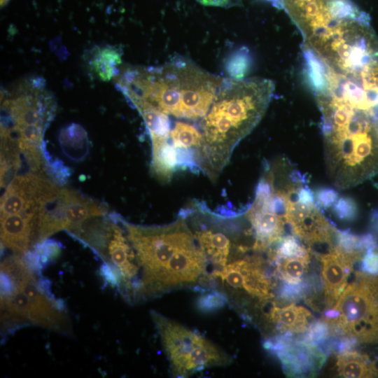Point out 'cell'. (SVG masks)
Here are the masks:
<instances>
[{
  "instance_id": "3",
  "label": "cell",
  "mask_w": 378,
  "mask_h": 378,
  "mask_svg": "<svg viewBox=\"0 0 378 378\" xmlns=\"http://www.w3.org/2000/svg\"><path fill=\"white\" fill-rule=\"evenodd\" d=\"M274 83L260 77L223 78L201 120L202 141L195 163L211 179L226 167L238 144L260 121L273 97Z\"/></svg>"
},
{
  "instance_id": "13",
  "label": "cell",
  "mask_w": 378,
  "mask_h": 378,
  "mask_svg": "<svg viewBox=\"0 0 378 378\" xmlns=\"http://www.w3.org/2000/svg\"><path fill=\"white\" fill-rule=\"evenodd\" d=\"M285 219L295 236L304 241L309 246L327 244L333 246L337 229L326 219L316 204L306 206L296 200H288Z\"/></svg>"
},
{
  "instance_id": "28",
  "label": "cell",
  "mask_w": 378,
  "mask_h": 378,
  "mask_svg": "<svg viewBox=\"0 0 378 378\" xmlns=\"http://www.w3.org/2000/svg\"><path fill=\"white\" fill-rule=\"evenodd\" d=\"M335 216L342 220H352L357 215V206L355 202L349 197H341L333 204Z\"/></svg>"
},
{
  "instance_id": "17",
  "label": "cell",
  "mask_w": 378,
  "mask_h": 378,
  "mask_svg": "<svg viewBox=\"0 0 378 378\" xmlns=\"http://www.w3.org/2000/svg\"><path fill=\"white\" fill-rule=\"evenodd\" d=\"M266 318L282 334L304 333L314 321L308 309L294 304L283 307L274 304L266 314Z\"/></svg>"
},
{
  "instance_id": "2",
  "label": "cell",
  "mask_w": 378,
  "mask_h": 378,
  "mask_svg": "<svg viewBox=\"0 0 378 378\" xmlns=\"http://www.w3.org/2000/svg\"><path fill=\"white\" fill-rule=\"evenodd\" d=\"M114 80L134 107L146 105L167 115L201 120L223 78L176 55L156 66H125Z\"/></svg>"
},
{
  "instance_id": "1",
  "label": "cell",
  "mask_w": 378,
  "mask_h": 378,
  "mask_svg": "<svg viewBox=\"0 0 378 378\" xmlns=\"http://www.w3.org/2000/svg\"><path fill=\"white\" fill-rule=\"evenodd\" d=\"M183 214L173 223L142 226L121 218L139 267L135 300L149 299L187 287L204 290L209 281L208 260L188 227Z\"/></svg>"
},
{
  "instance_id": "9",
  "label": "cell",
  "mask_w": 378,
  "mask_h": 378,
  "mask_svg": "<svg viewBox=\"0 0 378 378\" xmlns=\"http://www.w3.org/2000/svg\"><path fill=\"white\" fill-rule=\"evenodd\" d=\"M49 204L42 216L38 244L62 230L75 235L88 221L106 213L103 204L69 188L59 189L53 206Z\"/></svg>"
},
{
  "instance_id": "6",
  "label": "cell",
  "mask_w": 378,
  "mask_h": 378,
  "mask_svg": "<svg viewBox=\"0 0 378 378\" xmlns=\"http://www.w3.org/2000/svg\"><path fill=\"white\" fill-rule=\"evenodd\" d=\"M323 320L337 337L378 343V275L356 272Z\"/></svg>"
},
{
  "instance_id": "24",
  "label": "cell",
  "mask_w": 378,
  "mask_h": 378,
  "mask_svg": "<svg viewBox=\"0 0 378 378\" xmlns=\"http://www.w3.org/2000/svg\"><path fill=\"white\" fill-rule=\"evenodd\" d=\"M251 55L249 50L241 47L231 53L225 62V69L230 78L243 79L251 67Z\"/></svg>"
},
{
  "instance_id": "7",
  "label": "cell",
  "mask_w": 378,
  "mask_h": 378,
  "mask_svg": "<svg viewBox=\"0 0 378 378\" xmlns=\"http://www.w3.org/2000/svg\"><path fill=\"white\" fill-rule=\"evenodd\" d=\"M150 315L172 370L177 377H188L206 368L230 362L228 354L199 332L156 311H151Z\"/></svg>"
},
{
  "instance_id": "15",
  "label": "cell",
  "mask_w": 378,
  "mask_h": 378,
  "mask_svg": "<svg viewBox=\"0 0 378 378\" xmlns=\"http://www.w3.org/2000/svg\"><path fill=\"white\" fill-rule=\"evenodd\" d=\"M43 215L18 214L1 217V242L13 255L24 256L38 242Z\"/></svg>"
},
{
  "instance_id": "22",
  "label": "cell",
  "mask_w": 378,
  "mask_h": 378,
  "mask_svg": "<svg viewBox=\"0 0 378 378\" xmlns=\"http://www.w3.org/2000/svg\"><path fill=\"white\" fill-rule=\"evenodd\" d=\"M274 267V274L281 280L290 284L302 281L307 272L311 254L297 258H281L270 253Z\"/></svg>"
},
{
  "instance_id": "18",
  "label": "cell",
  "mask_w": 378,
  "mask_h": 378,
  "mask_svg": "<svg viewBox=\"0 0 378 378\" xmlns=\"http://www.w3.org/2000/svg\"><path fill=\"white\" fill-rule=\"evenodd\" d=\"M193 234L209 263L214 266V270H220L227 263L232 244L227 235L208 228L196 230Z\"/></svg>"
},
{
  "instance_id": "27",
  "label": "cell",
  "mask_w": 378,
  "mask_h": 378,
  "mask_svg": "<svg viewBox=\"0 0 378 378\" xmlns=\"http://www.w3.org/2000/svg\"><path fill=\"white\" fill-rule=\"evenodd\" d=\"M309 288L308 280L298 284L285 282L279 290V297L285 302H295L307 296Z\"/></svg>"
},
{
  "instance_id": "12",
  "label": "cell",
  "mask_w": 378,
  "mask_h": 378,
  "mask_svg": "<svg viewBox=\"0 0 378 378\" xmlns=\"http://www.w3.org/2000/svg\"><path fill=\"white\" fill-rule=\"evenodd\" d=\"M211 274L227 289L243 290L260 301L273 297V283L260 257L249 256L234 260L213 271Z\"/></svg>"
},
{
  "instance_id": "19",
  "label": "cell",
  "mask_w": 378,
  "mask_h": 378,
  "mask_svg": "<svg viewBox=\"0 0 378 378\" xmlns=\"http://www.w3.org/2000/svg\"><path fill=\"white\" fill-rule=\"evenodd\" d=\"M122 55L120 48L114 46L94 48L88 54V67L99 80L109 81L120 73Z\"/></svg>"
},
{
  "instance_id": "11",
  "label": "cell",
  "mask_w": 378,
  "mask_h": 378,
  "mask_svg": "<svg viewBox=\"0 0 378 378\" xmlns=\"http://www.w3.org/2000/svg\"><path fill=\"white\" fill-rule=\"evenodd\" d=\"M263 346L279 358L284 373L291 377H314L326 359V354L319 346L295 340L289 333L265 340Z\"/></svg>"
},
{
  "instance_id": "34",
  "label": "cell",
  "mask_w": 378,
  "mask_h": 378,
  "mask_svg": "<svg viewBox=\"0 0 378 378\" xmlns=\"http://www.w3.org/2000/svg\"><path fill=\"white\" fill-rule=\"evenodd\" d=\"M10 0H1V6H4Z\"/></svg>"
},
{
  "instance_id": "25",
  "label": "cell",
  "mask_w": 378,
  "mask_h": 378,
  "mask_svg": "<svg viewBox=\"0 0 378 378\" xmlns=\"http://www.w3.org/2000/svg\"><path fill=\"white\" fill-rule=\"evenodd\" d=\"M309 248L305 247L295 235L284 237L277 247L270 253L281 258L303 257L311 254Z\"/></svg>"
},
{
  "instance_id": "5",
  "label": "cell",
  "mask_w": 378,
  "mask_h": 378,
  "mask_svg": "<svg viewBox=\"0 0 378 378\" xmlns=\"http://www.w3.org/2000/svg\"><path fill=\"white\" fill-rule=\"evenodd\" d=\"M55 109V98L40 77H27L1 90V135L17 142L36 172L43 169V134Z\"/></svg>"
},
{
  "instance_id": "4",
  "label": "cell",
  "mask_w": 378,
  "mask_h": 378,
  "mask_svg": "<svg viewBox=\"0 0 378 378\" xmlns=\"http://www.w3.org/2000/svg\"><path fill=\"white\" fill-rule=\"evenodd\" d=\"M1 273V324L5 332L35 325L69 335L71 325L63 302L45 290L28 263L17 255L5 258Z\"/></svg>"
},
{
  "instance_id": "16",
  "label": "cell",
  "mask_w": 378,
  "mask_h": 378,
  "mask_svg": "<svg viewBox=\"0 0 378 378\" xmlns=\"http://www.w3.org/2000/svg\"><path fill=\"white\" fill-rule=\"evenodd\" d=\"M245 211L255 235L254 250L265 251L284 237L285 218L270 211L261 199L255 197Z\"/></svg>"
},
{
  "instance_id": "30",
  "label": "cell",
  "mask_w": 378,
  "mask_h": 378,
  "mask_svg": "<svg viewBox=\"0 0 378 378\" xmlns=\"http://www.w3.org/2000/svg\"><path fill=\"white\" fill-rule=\"evenodd\" d=\"M315 198L316 200V204L319 209H327L333 206L335 203L338 199V193L332 188L323 187L316 190Z\"/></svg>"
},
{
  "instance_id": "20",
  "label": "cell",
  "mask_w": 378,
  "mask_h": 378,
  "mask_svg": "<svg viewBox=\"0 0 378 378\" xmlns=\"http://www.w3.org/2000/svg\"><path fill=\"white\" fill-rule=\"evenodd\" d=\"M336 368L342 377H374L378 375L375 362L367 354L356 351L337 354Z\"/></svg>"
},
{
  "instance_id": "23",
  "label": "cell",
  "mask_w": 378,
  "mask_h": 378,
  "mask_svg": "<svg viewBox=\"0 0 378 378\" xmlns=\"http://www.w3.org/2000/svg\"><path fill=\"white\" fill-rule=\"evenodd\" d=\"M169 139L176 148L194 152L202 144V134L194 125L186 122L178 121L171 129Z\"/></svg>"
},
{
  "instance_id": "10",
  "label": "cell",
  "mask_w": 378,
  "mask_h": 378,
  "mask_svg": "<svg viewBox=\"0 0 378 378\" xmlns=\"http://www.w3.org/2000/svg\"><path fill=\"white\" fill-rule=\"evenodd\" d=\"M59 189L40 174L29 173L14 177L1 199V217L18 214H43Z\"/></svg>"
},
{
  "instance_id": "32",
  "label": "cell",
  "mask_w": 378,
  "mask_h": 378,
  "mask_svg": "<svg viewBox=\"0 0 378 378\" xmlns=\"http://www.w3.org/2000/svg\"><path fill=\"white\" fill-rule=\"evenodd\" d=\"M200 4L206 6L230 8L240 6L242 0H196Z\"/></svg>"
},
{
  "instance_id": "8",
  "label": "cell",
  "mask_w": 378,
  "mask_h": 378,
  "mask_svg": "<svg viewBox=\"0 0 378 378\" xmlns=\"http://www.w3.org/2000/svg\"><path fill=\"white\" fill-rule=\"evenodd\" d=\"M284 9L309 45L365 12L351 0H281Z\"/></svg>"
},
{
  "instance_id": "26",
  "label": "cell",
  "mask_w": 378,
  "mask_h": 378,
  "mask_svg": "<svg viewBox=\"0 0 378 378\" xmlns=\"http://www.w3.org/2000/svg\"><path fill=\"white\" fill-rule=\"evenodd\" d=\"M227 302V297L221 291H204L197 299V307L203 312H211L222 308Z\"/></svg>"
},
{
  "instance_id": "14",
  "label": "cell",
  "mask_w": 378,
  "mask_h": 378,
  "mask_svg": "<svg viewBox=\"0 0 378 378\" xmlns=\"http://www.w3.org/2000/svg\"><path fill=\"white\" fill-rule=\"evenodd\" d=\"M365 252L345 253L335 245L329 252L317 255L321 262L324 302L327 309L333 307L345 289L354 265L362 260Z\"/></svg>"
},
{
  "instance_id": "31",
  "label": "cell",
  "mask_w": 378,
  "mask_h": 378,
  "mask_svg": "<svg viewBox=\"0 0 378 378\" xmlns=\"http://www.w3.org/2000/svg\"><path fill=\"white\" fill-rule=\"evenodd\" d=\"M296 201L303 205L315 204V197L312 190L307 186L297 187L295 192Z\"/></svg>"
},
{
  "instance_id": "21",
  "label": "cell",
  "mask_w": 378,
  "mask_h": 378,
  "mask_svg": "<svg viewBox=\"0 0 378 378\" xmlns=\"http://www.w3.org/2000/svg\"><path fill=\"white\" fill-rule=\"evenodd\" d=\"M178 167L176 148L169 139L152 142L151 172L162 181L169 180Z\"/></svg>"
},
{
  "instance_id": "29",
  "label": "cell",
  "mask_w": 378,
  "mask_h": 378,
  "mask_svg": "<svg viewBox=\"0 0 378 378\" xmlns=\"http://www.w3.org/2000/svg\"><path fill=\"white\" fill-rule=\"evenodd\" d=\"M361 270L368 274L378 275V246L366 251L362 258Z\"/></svg>"
},
{
  "instance_id": "33",
  "label": "cell",
  "mask_w": 378,
  "mask_h": 378,
  "mask_svg": "<svg viewBox=\"0 0 378 378\" xmlns=\"http://www.w3.org/2000/svg\"><path fill=\"white\" fill-rule=\"evenodd\" d=\"M272 4L274 6L278 8H281V0H267Z\"/></svg>"
}]
</instances>
